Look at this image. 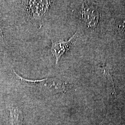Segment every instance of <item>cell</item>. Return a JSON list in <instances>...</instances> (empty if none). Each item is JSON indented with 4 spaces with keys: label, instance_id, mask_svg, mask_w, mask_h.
I'll list each match as a JSON object with an SVG mask.
<instances>
[{
    "label": "cell",
    "instance_id": "obj_1",
    "mask_svg": "<svg viewBox=\"0 0 125 125\" xmlns=\"http://www.w3.org/2000/svg\"><path fill=\"white\" fill-rule=\"evenodd\" d=\"M14 74H15V79L21 83L23 85L27 86L30 87L34 88H41L43 86H48V87H55L56 88L58 89V85L62 84L61 81L58 80V79H56L54 78H45L42 80H31L27 79H25L22 77L19 76L16 72L13 70Z\"/></svg>",
    "mask_w": 125,
    "mask_h": 125
},
{
    "label": "cell",
    "instance_id": "obj_2",
    "mask_svg": "<svg viewBox=\"0 0 125 125\" xmlns=\"http://www.w3.org/2000/svg\"><path fill=\"white\" fill-rule=\"evenodd\" d=\"M27 10L35 19H40L45 14L50 5L48 0L25 1Z\"/></svg>",
    "mask_w": 125,
    "mask_h": 125
},
{
    "label": "cell",
    "instance_id": "obj_3",
    "mask_svg": "<svg viewBox=\"0 0 125 125\" xmlns=\"http://www.w3.org/2000/svg\"><path fill=\"white\" fill-rule=\"evenodd\" d=\"M76 34L77 32L67 41L62 40L52 41L51 51L53 56L56 58V65L62 55L69 50L70 47L76 42L77 37Z\"/></svg>",
    "mask_w": 125,
    "mask_h": 125
},
{
    "label": "cell",
    "instance_id": "obj_4",
    "mask_svg": "<svg viewBox=\"0 0 125 125\" xmlns=\"http://www.w3.org/2000/svg\"><path fill=\"white\" fill-rule=\"evenodd\" d=\"M82 19L85 25L90 28H95L99 20L98 12L96 10L92 9L83 2V6Z\"/></svg>",
    "mask_w": 125,
    "mask_h": 125
},
{
    "label": "cell",
    "instance_id": "obj_5",
    "mask_svg": "<svg viewBox=\"0 0 125 125\" xmlns=\"http://www.w3.org/2000/svg\"><path fill=\"white\" fill-rule=\"evenodd\" d=\"M10 111V119L12 125H23L24 118L22 108L17 105H11Z\"/></svg>",
    "mask_w": 125,
    "mask_h": 125
},
{
    "label": "cell",
    "instance_id": "obj_6",
    "mask_svg": "<svg viewBox=\"0 0 125 125\" xmlns=\"http://www.w3.org/2000/svg\"><path fill=\"white\" fill-rule=\"evenodd\" d=\"M118 29L121 32L125 34V20L121 23L118 27Z\"/></svg>",
    "mask_w": 125,
    "mask_h": 125
},
{
    "label": "cell",
    "instance_id": "obj_7",
    "mask_svg": "<svg viewBox=\"0 0 125 125\" xmlns=\"http://www.w3.org/2000/svg\"><path fill=\"white\" fill-rule=\"evenodd\" d=\"M0 125H1V120H0Z\"/></svg>",
    "mask_w": 125,
    "mask_h": 125
},
{
    "label": "cell",
    "instance_id": "obj_8",
    "mask_svg": "<svg viewBox=\"0 0 125 125\" xmlns=\"http://www.w3.org/2000/svg\"><path fill=\"white\" fill-rule=\"evenodd\" d=\"M102 122H101V123H100V124H98V125H101V124H102Z\"/></svg>",
    "mask_w": 125,
    "mask_h": 125
}]
</instances>
